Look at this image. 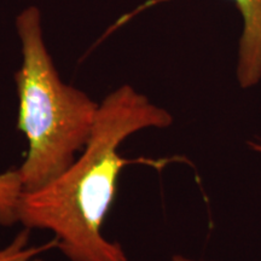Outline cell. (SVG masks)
Wrapping results in <instances>:
<instances>
[{"label": "cell", "instance_id": "6da1fadb", "mask_svg": "<svg viewBox=\"0 0 261 261\" xmlns=\"http://www.w3.org/2000/svg\"><path fill=\"white\" fill-rule=\"evenodd\" d=\"M172 122L171 114L128 85L108 94L83 155L46 185L23 192L19 223L51 231L69 261H128L121 244L102 232L120 173L136 162L123 159L119 146L133 133L166 128Z\"/></svg>", "mask_w": 261, "mask_h": 261}, {"label": "cell", "instance_id": "7a4b0ae2", "mask_svg": "<svg viewBox=\"0 0 261 261\" xmlns=\"http://www.w3.org/2000/svg\"><path fill=\"white\" fill-rule=\"evenodd\" d=\"M34 6L16 17L22 64L15 73L18 97L17 128L28 142L18 167L24 192L38 190L75 161L92 133L99 104L64 84L48 54Z\"/></svg>", "mask_w": 261, "mask_h": 261}, {"label": "cell", "instance_id": "3957f363", "mask_svg": "<svg viewBox=\"0 0 261 261\" xmlns=\"http://www.w3.org/2000/svg\"><path fill=\"white\" fill-rule=\"evenodd\" d=\"M158 2H150L145 6ZM242 18L238 47L237 79L241 87H253L261 80V0H231Z\"/></svg>", "mask_w": 261, "mask_h": 261}, {"label": "cell", "instance_id": "277c9868", "mask_svg": "<svg viewBox=\"0 0 261 261\" xmlns=\"http://www.w3.org/2000/svg\"><path fill=\"white\" fill-rule=\"evenodd\" d=\"M23 192L18 168L0 173V226L9 227L19 223V205Z\"/></svg>", "mask_w": 261, "mask_h": 261}, {"label": "cell", "instance_id": "5b68a950", "mask_svg": "<svg viewBox=\"0 0 261 261\" xmlns=\"http://www.w3.org/2000/svg\"><path fill=\"white\" fill-rule=\"evenodd\" d=\"M54 238L44 244L31 243V228L24 227L8 246L0 249V261H42V254L57 248Z\"/></svg>", "mask_w": 261, "mask_h": 261}, {"label": "cell", "instance_id": "8992f818", "mask_svg": "<svg viewBox=\"0 0 261 261\" xmlns=\"http://www.w3.org/2000/svg\"><path fill=\"white\" fill-rule=\"evenodd\" d=\"M171 261H204V260H195V259H190V257L182 256V255H174L172 257Z\"/></svg>", "mask_w": 261, "mask_h": 261}, {"label": "cell", "instance_id": "52a82bcc", "mask_svg": "<svg viewBox=\"0 0 261 261\" xmlns=\"http://www.w3.org/2000/svg\"><path fill=\"white\" fill-rule=\"evenodd\" d=\"M250 146H252V149L261 152V140H260V142H257V143H250Z\"/></svg>", "mask_w": 261, "mask_h": 261}]
</instances>
